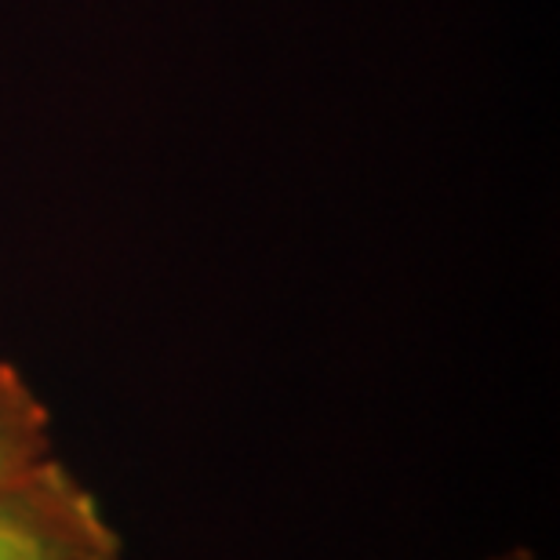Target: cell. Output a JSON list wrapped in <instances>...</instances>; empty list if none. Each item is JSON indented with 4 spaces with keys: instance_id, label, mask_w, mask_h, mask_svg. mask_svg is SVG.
I'll use <instances>...</instances> for the list:
<instances>
[{
    "instance_id": "obj_3",
    "label": "cell",
    "mask_w": 560,
    "mask_h": 560,
    "mask_svg": "<svg viewBox=\"0 0 560 560\" xmlns=\"http://www.w3.org/2000/svg\"><path fill=\"white\" fill-rule=\"evenodd\" d=\"M491 560H535L528 550H510V553H502V557H491Z\"/></svg>"
},
{
    "instance_id": "obj_2",
    "label": "cell",
    "mask_w": 560,
    "mask_h": 560,
    "mask_svg": "<svg viewBox=\"0 0 560 560\" xmlns=\"http://www.w3.org/2000/svg\"><path fill=\"white\" fill-rule=\"evenodd\" d=\"M51 458V416L15 368L0 361V480Z\"/></svg>"
},
{
    "instance_id": "obj_1",
    "label": "cell",
    "mask_w": 560,
    "mask_h": 560,
    "mask_svg": "<svg viewBox=\"0 0 560 560\" xmlns=\"http://www.w3.org/2000/svg\"><path fill=\"white\" fill-rule=\"evenodd\" d=\"M0 560H120V535L51 455L0 480Z\"/></svg>"
}]
</instances>
